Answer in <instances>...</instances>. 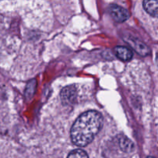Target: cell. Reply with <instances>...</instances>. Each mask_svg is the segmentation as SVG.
Listing matches in <instances>:
<instances>
[{
  "mask_svg": "<svg viewBox=\"0 0 158 158\" xmlns=\"http://www.w3.org/2000/svg\"><path fill=\"white\" fill-rule=\"evenodd\" d=\"M126 43H127L140 55L144 56L149 54V48L139 40L133 38V37H127V39H126Z\"/></svg>",
  "mask_w": 158,
  "mask_h": 158,
  "instance_id": "cell-4",
  "label": "cell"
},
{
  "mask_svg": "<svg viewBox=\"0 0 158 158\" xmlns=\"http://www.w3.org/2000/svg\"><path fill=\"white\" fill-rule=\"evenodd\" d=\"M109 12L114 21L117 23H123L130 17V13L128 11L117 5H112L110 7Z\"/></svg>",
  "mask_w": 158,
  "mask_h": 158,
  "instance_id": "cell-3",
  "label": "cell"
},
{
  "mask_svg": "<svg viewBox=\"0 0 158 158\" xmlns=\"http://www.w3.org/2000/svg\"><path fill=\"white\" fill-rule=\"evenodd\" d=\"M77 98V89L74 85L67 86L62 89L60 99L63 105L69 106L76 103Z\"/></svg>",
  "mask_w": 158,
  "mask_h": 158,
  "instance_id": "cell-2",
  "label": "cell"
},
{
  "mask_svg": "<svg viewBox=\"0 0 158 158\" xmlns=\"http://www.w3.org/2000/svg\"><path fill=\"white\" fill-rule=\"evenodd\" d=\"M119 145L120 149L124 153H132L134 151V143L125 136H121L119 139Z\"/></svg>",
  "mask_w": 158,
  "mask_h": 158,
  "instance_id": "cell-7",
  "label": "cell"
},
{
  "mask_svg": "<svg viewBox=\"0 0 158 158\" xmlns=\"http://www.w3.org/2000/svg\"><path fill=\"white\" fill-rule=\"evenodd\" d=\"M68 157H88V154L84 151L80 149L74 150L68 154Z\"/></svg>",
  "mask_w": 158,
  "mask_h": 158,
  "instance_id": "cell-8",
  "label": "cell"
},
{
  "mask_svg": "<svg viewBox=\"0 0 158 158\" xmlns=\"http://www.w3.org/2000/svg\"><path fill=\"white\" fill-rule=\"evenodd\" d=\"M115 54L117 58L123 61H129L133 57L132 51L124 46H117L115 48Z\"/></svg>",
  "mask_w": 158,
  "mask_h": 158,
  "instance_id": "cell-6",
  "label": "cell"
},
{
  "mask_svg": "<svg viewBox=\"0 0 158 158\" xmlns=\"http://www.w3.org/2000/svg\"><path fill=\"white\" fill-rule=\"evenodd\" d=\"M101 114L96 110L83 113L77 118L70 131L72 142L79 147H86L91 143L103 126Z\"/></svg>",
  "mask_w": 158,
  "mask_h": 158,
  "instance_id": "cell-1",
  "label": "cell"
},
{
  "mask_svg": "<svg viewBox=\"0 0 158 158\" xmlns=\"http://www.w3.org/2000/svg\"><path fill=\"white\" fill-rule=\"evenodd\" d=\"M143 6L148 14L158 18V0H143Z\"/></svg>",
  "mask_w": 158,
  "mask_h": 158,
  "instance_id": "cell-5",
  "label": "cell"
},
{
  "mask_svg": "<svg viewBox=\"0 0 158 158\" xmlns=\"http://www.w3.org/2000/svg\"><path fill=\"white\" fill-rule=\"evenodd\" d=\"M157 63H158V56H157Z\"/></svg>",
  "mask_w": 158,
  "mask_h": 158,
  "instance_id": "cell-9",
  "label": "cell"
}]
</instances>
